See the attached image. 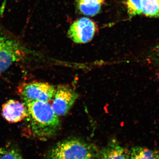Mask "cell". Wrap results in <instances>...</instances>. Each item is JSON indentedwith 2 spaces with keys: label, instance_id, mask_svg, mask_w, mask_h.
Segmentation results:
<instances>
[{
  "label": "cell",
  "instance_id": "6da1fadb",
  "mask_svg": "<svg viewBox=\"0 0 159 159\" xmlns=\"http://www.w3.org/2000/svg\"><path fill=\"white\" fill-rule=\"evenodd\" d=\"M27 109L26 119L33 136L46 140L57 134L61 128L59 117L48 102L31 101L24 103Z\"/></svg>",
  "mask_w": 159,
  "mask_h": 159
},
{
  "label": "cell",
  "instance_id": "7a4b0ae2",
  "mask_svg": "<svg viewBox=\"0 0 159 159\" xmlns=\"http://www.w3.org/2000/svg\"><path fill=\"white\" fill-rule=\"evenodd\" d=\"M47 159H98L93 145L77 139H66L54 145L47 154Z\"/></svg>",
  "mask_w": 159,
  "mask_h": 159
},
{
  "label": "cell",
  "instance_id": "3957f363",
  "mask_svg": "<svg viewBox=\"0 0 159 159\" xmlns=\"http://www.w3.org/2000/svg\"><path fill=\"white\" fill-rule=\"evenodd\" d=\"M29 53V50L18 40L0 32V74L22 60Z\"/></svg>",
  "mask_w": 159,
  "mask_h": 159
},
{
  "label": "cell",
  "instance_id": "277c9868",
  "mask_svg": "<svg viewBox=\"0 0 159 159\" xmlns=\"http://www.w3.org/2000/svg\"><path fill=\"white\" fill-rule=\"evenodd\" d=\"M55 90L54 86L48 83L32 81L21 84L18 93L24 103L35 101L48 102L53 99Z\"/></svg>",
  "mask_w": 159,
  "mask_h": 159
},
{
  "label": "cell",
  "instance_id": "5b68a950",
  "mask_svg": "<svg viewBox=\"0 0 159 159\" xmlns=\"http://www.w3.org/2000/svg\"><path fill=\"white\" fill-rule=\"evenodd\" d=\"M79 95L74 89L66 85H60L55 90L53 97L52 108L58 116H65L68 113Z\"/></svg>",
  "mask_w": 159,
  "mask_h": 159
},
{
  "label": "cell",
  "instance_id": "8992f818",
  "mask_svg": "<svg viewBox=\"0 0 159 159\" xmlns=\"http://www.w3.org/2000/svg\"><path fill=\"white\" fill-rule=\"evenodd\" d=\"M97 29L93 21L88 18H81L71 25L68 31V35L74 43H86L93 39Z\"/></svg>",
  "mask_w": 159,
  "mask_h": 159
},
{
  "label": "cell",
  "instance_id": "52a82bcc",
  "mask_svg": "<svg viewBox=\"0 0 159 159\" xmlns=\"http://www.w3.org/2000/svg\"><path fill=\"white\" fill-rule=\"evenodd\" d=\"M2 110L3 118L9 123L21 122L28 116L27 107L25 103L14 99H10L4 103Z\"/></svg>",
  "mask_w": 159,
  "mask_h": 159
},
{
  "label": "cell",
  "instance_id": "ba28073f",
  "mask_svg": "<svg viewBox=\"0 0 159 159\" xmlns=\"http://www.w3.org/2000/svg\"><path fill=\"white\" fill-rule=\"evenodd\" d=\"M99 155L101 159H130L129 152L115 139L102 148Z\"/></svg>",
  "mask_w": 159,
  "mask_h": 159
},
{
  "label": "cell",
  "instance_id": "9c48e42d",
  "mask_svg": "<svg viewBox=\"0 0 159 159\" xmlns=\"http://www.w3.org/2000/svg\"><path fill=\"white\" fill-rule=\"evenodd\" d=\"M104 4V0H76L78 11L89 16L97 15Z\"/></svg>",
  "mask_w": 159,
  "mask_h": 159
},
{
  "label": "cell",
  "instance_id": "30bf717a",
  "mask_svg": "<svg viewBox=\"0 0 159 159\" xmlns=\"http://www.w3.org/2000/svg\"><path fill=\"white\" fill-rule=\"evenodd\" d=\"M157 152L141 146H136L129 152L130 159H157Z\"/></svg>",
  "mask_w": 159,
  "mask_h": 159
},
{
  "label": "cell",
  "instance_id": "8fae6325",
  "mask_svg": "<svg viewBox=\"0 0 159 159\" xmlns=\"http://www.w3.org/2000/svg\"><path fill=\"white\" fill-rule=\"evenodd\" d=\"M142 14L147 17H159V0H142Z\"/></svg>",
  "mask_w": 159,
  "mask_h": 159
},
{
  "label": "cell",
  "instance_id": "7c38bea8",
  "mask_svg": "<svg viewBox=\"0 0 159 159\" xmlns=\"http://www.w3.org/2000/svg\"><path fill=\"white\" fill-rule=\"evenodd\" d=\"M126 5L129 18L142 14V0H127Z\"/></svg>",
  "mask_w": 159,
  "mask_h": 159
},
{
  "label": "cell",
  "instance_id": "4fadbf2b",
  "mask_svg": "<svg viewBox=\"0 0 159 159\" xmlns=\"http://www.w3.org/2000/svg\"><path fill=\"white\" fill-rule=\"evenodd\" d=\"M0 156V159H23L21 155L16 149L6 150L5 152Z\"/></svg>",
  "mask_w": 159,
  "mask_h": 159
},
{
  "label": "cell",
  "instance_id": "5bb4252c",
  "mask_svg": "<svg viewBox=\"0 0 159 159\" xmlns=\"http://www.w3.org/2000/svg\"><path fill=\"white\" fill-rule=\"evenodd\" d=\"M149 57L156 63L159 64V43L157 44L151 51Z\"/></svg>",
  "mask_w": 159,
  "mask_h": 159
},
{
  "label": "cell",
  "instance_id": "9a60e30c",
  "mask_svg": "<svg viewBox=\"0 0 159 159\" xmlns=\"http://www.w3.org/2000/svg\"><path fill=\"white\" fill-rule=\"evenodd\" d=\"M6 151V150H5V149H3V148H0V155L2 154L5 152Z\"/></svg>",
  "mask_w": 159,
  "mask_h": 159
},
{
  "label": "cell",
  "instance_id": "2e32d148",
  "mask_svg": "<svg viewBox=\"0 0 159 159\" xmlns=\"http://www.w3.org/2000/svg\"><path fill=\"white\" fill-rule=\"evenodd\" d=\"M157 159H159V152H158V153L157 157Z\"/></svg>",
  "mask_w": 159,
  "mask_h": 159
},
{
  "label": "cell",
  "instance_id": "e0dca14e",
  "mask_svg": "<svg viewBox=\"0 0 159 159\" xmlns=\"http://www.w3.org/2000/svg\"></svg>",
  "mask_w": 159,
  "mask_h": 159
}]
</instances>
